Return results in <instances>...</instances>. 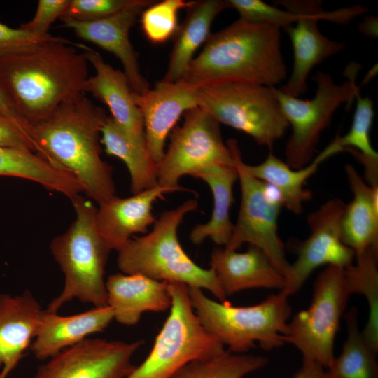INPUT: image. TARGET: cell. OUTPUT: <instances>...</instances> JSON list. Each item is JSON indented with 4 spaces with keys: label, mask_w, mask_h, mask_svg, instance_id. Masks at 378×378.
I'll return each mask as SVG.
<instances>
[{
    "label": "cell",
    "mask_w": 378,
    "mask_h": 378,
    "mask_svg": "<svg viewBox=\"0 0 378 378\" xmlns=\"http://www.w3.org/2000/svg\"><path fill=\"white\" fill-rule=\"evenodd\" d=\"M108 115L81 94L29 127L36 153L71 174L98 204L115 195L112 168L102 157L101 132Z\"/></svg>",
    "instance_id": "obj_2"
},
{
    "label": "cell",
    "mask_w": 378,
    "mask_h": 378,
    "mask_svg": "<svg viewBox=\"0 0 378 378\" xmlns=\"http://www.w3.org/2000/svg\"><path fill=\"white\" fill-rule=\"evenodd\" d=\"M55 36H39L20 28L13 29L0 22V54L11 52L34 43L48 41Z\"/></svg>",
    "instance_id": "obj_38"
},
{
    "label": "cell",
    "mask_w": 378,
    "mask_h": 378,
    "mask_svg": "<svg viewBox=\"0 0 378 378\" xmlns=\"http://www.w3.org/2000/svg\"><path fill=\"white\" fill-rule=\"evenodd\" d=\"M345 203L335 197L311 212L307 219L310 233L293 243L297 258L284 275L282 290L288 297L298 293L312 272L323 265L345 268L353 263L354 252L341 237L340 220Z\"/></svg>",
    "instance_id": "obj_14"
},
{
    "label": "cell",
    "mask_w": 378,
    "mask_h": 378,
    "mask_svg": "<svg viewBox=\"0 0 378 378\" xmlns=\"http://www.w3.org/2000/svg\"><path fill=\"white\" fill-rule=\"evenodd\" d=\"M0 114L9 120L16 127L21 130L23 132L30 136V129L27 126L18 113L15 111V108L9 101L5 93L0 88ZM33 141V140H32ZM34 142V141H33Z\"/></svg>",
    "instance_id": "obj_40"
},
{
    "label": "cell",
    "mask_w": 378,
    "mask_h": 378,
    "mask_svg": "<svg viewBox=\"0 0 378 378\" xmlns=\"http://www.w3.org/2000/svg\"><path fill=\"white\" fill-rule=\"evenodd\" d=\"M75 220L51 241V253L64 275V288L46 309L57 313L74 298L94 307L107 306L104 274L111 248L96 225L97 207L80 195L71 201Z\"/></svg>",
    "instance_id": "obj_5"
},
{
    "label": "cell",
    "mask_w": 378,
    "mask_h": 378,
    "mask_svg": "<svg viewBox=\"0 0 378 378\" xmlns=\"http://www.w3.org/2000/svg\"><path fill=\"white\" fill-rule=\"evenodd\" d=\"M181 126L173 130L170 143L157 164L158 185L188 190L179 185L185 175L206 167L233 165L230 150L223 140L220 123L199 106L188 110Z\"/></svg>",
    "instance_id": "obj_12"
},
{
    "label": "cell",
    "mask_w": 378,
    "mask_h": 378,
    "mask_svg": "<svg viewBox=\"0 0 378 378\" xmlns=\"http://www.w3.org/2000/svg\"><path fill=\"white\" fill-rule=\"evenodd\" d=\"M192 1L164 0L146 7L141 13L140 20L148 40L153 43L161 44L174 37L179 27V11L186 9Z\"/></svg>",
    "instance_id": "obj_34"
},
{
    "label": "cell",
    "mask_w": 378,
    "mask_h": 378,
    "mask_svg": "<svg viewBox=\"0 0 378 378\" xmlns=\"http://www.w3.org/2000/svg\"><path fill=\"white\" fill-rule=\"evenodd\" d=\"M107 306L113 319L125 326H134L146 312H164L171 307L168 283L140 274L116 273L105 283Z\"/></svg>",
    "instance_id": "obj_22"
},
{
    "label": "cell",
    "mask_w": 378,
    "mask_h": 378,
    "mask_svg": "<svg viewBox=\"0 0 378 378\" xmlns=\"http://www.w3.org/2000/svg\"><path fill=\"white\" fill-rule=\"evenodd\" d=\"M351 293L344 268L327 266L316 277L311 304L288 321L286 343L301 353L303 360L326 368L333 360L334 342Z\"/></svg>",
    "instance_id": "obj_9"
},
{
    "label": "cell",
    "mask_w": 378,
    "mask_h": 378,
    "mask_svg": "<svg viewBox=\"0 0 378 378\" xmlns=\"http://www.w3.org/2000/svg\"><path fill=\"white\" fill-rule=\"evenodd\" d=\"M176 191L160 185L128 197L116 195L99 204L96 211L97 230L111 250L119 251L136 233L146 234L156 218L153 205L164 194Z\"/></svg>",
    "instance_id": "obj_19"
},
{
    "label": "cell",
    "mask_w": 378,
    "mask_h": 378,
    "mask_svg": "<svg viewBox=\"0 0 378 378\" xmlns=\"http://www.w3.org/2000/svg\"><path fill=\"white\" fill-rule=\"evenodd\" d=\"M268 362L264 356L225 350L217 356L189 363L172 378H243L264 368Z\"/></svg>",
    "instance_id": "obj_32"
},
{
    "label": "cell",
    "mask_w": 378,
    "mask_h": 378,
    "mask_svg": "<svg viewBox=\"0 0 378 378\" xmlns=\"http://www.w3.org/2000/svg\"><path fill=\"white\" fill-rule=\"evenodd\" d=\"M196 198L163 211L150 232L131 239L118 251L117 263L126 274H140L160 281L205 289L219 301L227 296L212 269L197 265L185 252L178 237L185 216L197 210Z\"/></svg>",
    "instance_id": "obj_4"
},
{
    "label": "cell",
    "mask_w": 378,
    "mask_h": 378,
    "mask_svg": "<svg viewBox=\"0 0 378 378\" xmlns=\"http://www.w3.org/2000/svg\"><path fill=\"white\" fill-rule=\"evenodd\" d=\"M134 99L142 115L148 153L158 164L164 155L167 137L177 121L188 110L199 106V89L181 81L162 80L153 88L134 93Z\"/></svg>",
    "instance_id": "obj_17"
},
{
    "label": "cell",
    "mask_w": 378,
    "mask_h": 378,
    "mask_svg": "<svg viewBox=\"0 0 378 378\" xmlns=\"http://www.w3.org/2000/svg\"><path fill=\"white\" fill-rule=\"evenodd\" d=\"M346 338L342 351L326 368L327 378H378L377 353L364 341L358 326V310L344 315Z\"/></svg>",
    "instance_id": "obj_30"
},
{
    "label": "cell",
    "mask_w": 378,
    "mask_h": 378,
    "mask_svg": "<svg viewBox=\"0 0 378 378\" xmlns=\"http://www.w3.org/2000/svg\"><path fill=\"white\" fill-rule=\"evenodd\" d=\"M0 147L29 150L36 153L31 138L1 114Z\"/></svg>",
    "instance_id": "obj_39"
},
{
    "label": "cell",
    "mask_w": 378,
    "mask_h": 378,
    "mask_svg": "<svg viewBox=\"0 0 378 378\" xmlns=\"http://www.w3.org/2000/svg\"><path fill=\"white\" fill-rule=\"evenodd\" d=\"M75 47L85 54L95 74L88 78L84 92L106 104L113 120L134 140L146 144L144 125L129 80L123 71L106 63L95 50L82 43Z\"/></svg>",
    "instance_id": "obj_18"
},
{
    "label": "cell",
    "mask_w": 378,
    "mask_h": 378,
    "mask_svg": "<svg viewBox=\"0 0 378 378\" xmlns=\"http://www.w3.org/2000/svg\"><path fill=\"white\" fill-rule=\"evenodd\" d=\"M358 65L354 64L346 70L348 80L335 83L330 74L317 71L313 77L316 83L315 96L302 99L282 92L274 88L276 97L292 132L286 148V162L291 168L299 169L314 159L321 133L330 126L336 110L344 103L350 104L360 88L356 76Z\"/></svg>",
    "instance_id": "obj_8"
},
{
    "label": "cell",
    "mask_w": 378,
    "mask_h": 378,
    "mask_svg": "<svg viewBox=\"0 0 378 378\" xmlns=\"http://www.w3.org/2000/svg\"><path fill=\"white\" fill-rule=\"evenodd\" d=\"M69 3L70 0H39L33 18L19 28L39 36H47L51 24L63 15Z\"/></svg>",
    "instance_id": "obj_37"
},
{
    "label": "cell",
    "mask_w": 378,
    "mask_h": 378,
    "mask_svg": "<svg viewBox=\"0 0 378 378\" xmlns=\"http://www.w3.org/2000/svg\"><path fill=\"white\" fill-rule=\"evenodd\" d=\"M170 312L146 359L125 378H172L189 363L217 356L224 345L200 323L188 286L169 282Z\"/></svg>",
    "instance_id": "obj_7"
},
{
    "label": "cell",
    "mask_w": 378,
    "mask_h": 378,
    "mask_svg": "<svg viewBox=\"0 0 378 378\" xmlns=\"http://www.w3.org/2000/svg\"><path fill=\"white\" fill-rule=\"evenodd\" d=\"M230 8L228 0L193 1L186 8V15L174 36V41L169 65L162 80L175 83L181 80L200 46L210 36L215 18Z\"/></svg>",
    "instance_id": "obj_25"
},
{
    "label": "cell",
    "mask_w": 378,
    "mask_h": 378,
    "mask_svg": "<svg viewBox=\"0 0 378 378\" xmlns=\"http://www.w3.org/2000/svg\"><path fill=\"white\" fill-rule=\"evenodd\" d=\"M226 144L237 171L241 202L230 239L224 248L237 251L245 243L254 246L267 255L284 276L290 263L278 232V218L283 206L280 197L272 187L248 171L237 140L230 139Z\"/></svg>",
    "instance_id": "obj_10"
},
{
    "label": "cell",
    "mask_w": 378,
    "mask_h": 378,
    "mask_svg": "<svg viewBox=\"0 0 378 378\" xmlns=\"http://www.w3.org/2000/svg\"><path fill=\"white\" fill-rule=\"evenodd\" d=\"M89 64L75 43L55 36L0 54V88L30 127L84 93Z\"/></svg>",
    "instance_id": "obj_1"
},
{
    "label": "cell",
    "mask_w": 378,
    "mask_h": 378,
    "mask_svg": "<svg viewBox=\"0 0 378 378\" xmlns=\"http://www.w3.org/2000/svg\"><path fill=\"white\" fill-rule=\"evenodd\" d=\"M140 0H70L62 19L88 22L105 18Z\"/></svg>",
    "instance_id": "obj_36"
},
{
    "label": "cell",
    "mask_w": 378,
    "mask_h": 378,
    "mask_svg": "<svg viewBox=\"0 0 378 378\" xmlns=\"http://www.w3.org/2000/svg\"><path fill=\"white\" fill-rule=\"evenodd\" d=\"M101 143L108 155L120 158L126 164L133 195L158 185L157 164L151 158L146 144L132 138L111 116L107 117L102 127Z\"/></svg>",
    "instance_id": "obj_29"
},
{
    "label": "cell",
    "mask_w": 378,
    "mask_h": 378,
    "mask_svg": "<svg viewBox=\"0 0 378 378\" xmlns=\"http://www.w3.org/2000/svg\"><path fill=\"white\" fill-rule=\"evenodd\" d=\"M226 296L251 289H283L284 275L260 248L249 245L243 253L224 247L213 250L210 260Z\"/></svg>",
    "instance_id": "obj_21"
},
{
    "label": "cell",
    "mask_w": 378,
    "mask_h": 378,
    "mask_svg": "<svg viewBox=\"0 0 378 378\" xmlns=\"http://www.w3.org/2000/svg\"><path fill=\"white\" fill-rule=\"evenodd\" d=\"M42 307L32 293H0V378H8L36 336Z\"/></svg>",
    "instance_id": "obj_20"
},
{
    "label": "cell",
    "mask_w": 378,
    "mask_h": 378,
    "mask_svg": "<svg viewBox=\"0 0 378 378\" xmlns=\"http://www.w3.org/2000/svg\"><path fill=\"white\" fill-rule=\"evenodd\" d=\"M152 4V1L140 0L112 15L94 21L61 20L64 27L71 29L80 39L114 55L121 62L133 92L141 94L149 85L141 73L138 53L130 42L129 34L139 15Z\"/></svg>",
    "instance_id": "obj_16"
},
{
    "label": "cell",
    "mask_w": 378,
    "mask_h": 378,
    "mask_svg": "<svg viewBox=\"0 0 378 378\" xmlns=\"http://www.w3.org/2000/svg\"><path fill=\"white\" fill-rule=\"evenodd\" d=\"M188 291L200 323L231 353L244 354L255 343L267 351L286 343L291 307L288 296L282 290L248 307L214 301L198 288L188 286Z\"/></svg>",
    "instance_id": "obj_6"
},
{
    "label": "cell",
    "mask_w": 378,
    "mask_h": 378,
    "mask_svg": "<svg viewBox=\"0 0 378 378\" xmlns=\"http://www.w3.org/2000/svg\"><path fill=\"white\" fill-rule=\"evenodd\" d=\"M281 30L239 18L210 34L179 81L197 89L232 83L275 88L287 76Z\"/></svg>",
    "instance_id": "obj_3"
},
{
    "label": "cell",
    "mask_w": 378,
    "mask_h": 378,
    "mask_svg": "<svg viewBox=\"0 0 378 378\" xmlns=\"http://www.w3.org/2000/svg\"><path fill=\"white\" fill-rule=\"evenodd\" d=\"M113 319V312L108 306L65 316L44 310L30 349L36 359H49L88 335L104 330Z\"/></svg>",
    "instance_id": "obj_23"
},
{
    "label": "cell",
    "mask_w": 378,
    "mask_h": 378,
    "mask_svg": "<svg viewBox=\"0 0 378 378\" xmlns=\"http://www.w3.org/2000/svg\"><path fill=\"white\" fill-rule=\"evenodd\" d=\"M378 20L376 16H365L358 25L359 31L365 36L370 38H377Z\"/></svg>",
    "instance_id": "obj_42"
},
{
    "label": "cell",
    "mask_w": 378,
    "mask_h": 378,
    "mask_svg": "<svg viewBox=\"0 0 378 378\" xmlns=\"http://www.w3.org/2000/svg\"><path fill=\"white\" fill-rule=\"evenodd\" d=\"M198 106L270 148L289 127L274 88L232 83L200 88Z\"/></svg>",
    "instance_id": "obj_11"
},
{
    "label": "cell",
    "mask_w": 378,
    "mask_h": 378,
    "mask_svg": "<svg viewBox=\"0 0 378 378\" xmlns=\"http://www.w3.org/2000/svg\"><path fill=\"white\" fill-rule=\"evenodd\" d=\"M324 368L317 363L303 360L302 366L293 378H327Z\"/></svg>",
    "instance_id": "obj_41"
},
{
    "label": "cell",
    "mask_w": 378,
    "mask_h": 378,
    "mask_svg": "<svg viewBox=\"0 0 378 378\" xmlns=\"http://www.w3.org/2000/svg\"><path fill=\"white\" fill-rule=\"evenodd\" d=\"M327 159L328 157L321 151L308 165L294 169L270 153L261 163L255 165L246 164V166L253 176L276 191L283 206L300 214L304 210V204L312 196V192L304 188V184Z\"/></svg>",
    "instance_id": "obj_27"
},
{
    "label": "cell",
    "mask_w": 378,
    "mask_h": 378,
    "mask_svg": "<svg viewBox=\"0 0 378 378\" xmlns=\"http://www.w3.org/2000/svg\"><path fill=\"white\" fill-rule=\"evenodd\" d=\"M275 5L296 14L297 21L284 29L288 34L293 49V67L290 78L279 88L282 92L298 97L308 88L307 78L312 69L330 57L342 52V42L328 38L318 27L321 20L346 24L368 11L362 5L326 11L318 0H278Z\"/></svg>",
    "instance_id": "obj_13"
},
{
    "label": "cell",
    "mask_w": 378,
    "mask_h": 378,
    "mask_svg": "<svg viewBox=\"0 0 378 378\" xmlns=\"http://www.w3.org/2000/svg\"><path fill=\"white\" fill-rule=\"evenodd\" d=\"M0 176L28 179L59 192L71 201L83 192L78 181L36 153L29 150L0 147Z\"/></svg>",
    "instance_id": "obj_28"
},
{
    "label": "cell",
    "mask_w": 378,
    "mask_h": 378,
    "mask_svg": "<svg viewBox=\"0 0 378 378\" xmlns=\"http://www.w3.org/2000/svg\"><path fill=\"white\" fill-rule=\"evenodd\" d=\"M209 186L214 198V208L210 219L197 224L191 230L189 238L198 245L209 238L223 247L228 243L234 224L230 219V209L234 202L233 187L238 174L233 165H216L204 168L192 175Z\"/></svg>",
    "instance_id": "obj_26"
},
{
    "label": "cell",
    "mask_w": 378,
    "mask_h": 378,
    "mask_svg": "<svg viewBox=\"0 0 378 378\" xmlns=\"http://www.w3.org/2000/svg\"><path fill=\"white\" fill-rule=\"evenodd\" d=\"M144 343L86 338L49 358L32 378H125L134 368L132 358Z\"/></svg>",
    "instance_id": "obj_15"
},
{
    "label": "cell",
    "mask_w": 378,
    "mask_h": 378,
    "mask_svg": "<svg viewBox=\"0 0 378 378\" xmlns=\"http://www.w3.org/2000/svg\"><path fill=\"white\" fill-rule=\"evenodd\" d=\"M345 173L353 197L341 217L342 240L355 256L368 248L378 251V186L368 185L349 164Z\"/></svg>",
    "instance_id": "obj_24"
},
{
    "label": "cell",
    "mask_w": 378,
    "mask_h": 378,
    "mask_svg": "<svg viewBox=\"0 0 378 378\" xmlns=\"http://www.w3.org/2000/svg\"><path fill=\"white\" fill-rule=\"evenodd\" d=\"M356 262L344 268L349 293L365 296L368 304V318L361 331L368 346L378 352V251L368 248L356 255Z\"/></svg>",
    "instance_id": "obj_31"
},
{
    "label": "cell",
    "mask_w": 378,
    "mask_h": 378,
    "mask_svg": "<svg viewBox=\"0 0 378 378\" xmlns=\"http://www.w3.org/2000/svg\"><path fill=\"white\" fill-rule=\"evenodd\" d=\"M377 72V65H375L372 67V69H370L367 76H365V79L363 80V84H365L370 81V80L374 77Z\"/></svg>",
    "instance_id": "obj_43"
},
{
    "label": "cell",
    "mask_w": 378,
    "mask_h": 378,
    "mask_svg": "<svg viewBox=\"0 0 378 378\" xmlns=\"http://www.w3.org/2000/svg\"><path fill=\"white\" fill-rule=\"evenodd\" d=\"M355 99L356 108L350 130L343 136L337 135L323 150L330 158L352 148L365 157L378 159V153L370 141V130L374 116L372 100L368 97H363L360 91L356 93Z\"/></svg>",
    "instance_id": "obj_33"
},
{
    "label": "cell",
    "mask_w": 378,
    "mask_h": 378,
    "mask_svg": "<svg viewBox=\"0 0 378 378\" xmlns=\"http://www.w3.org/2000/svg\"><path fill=\"white\" fill-rule=\"evenodd\" d=\"M239 18L253 23L274 25L281 29L293 25L298 15L284 8L270 5L260 0H228Z\"/></svg>",
    "instance_id": "obj_35"
}]
</instances>
